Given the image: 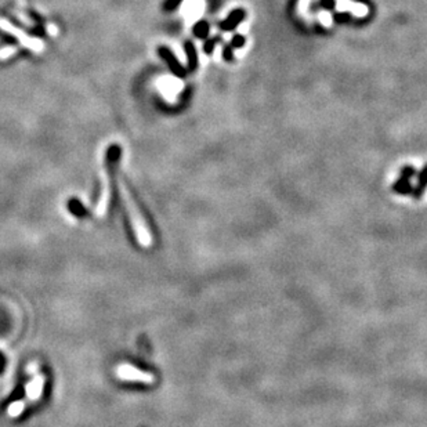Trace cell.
Segmentation results:
<instances>
[{"label":"cell","mask_w":427,"mask_h":427,"mask_svg":"<svg viewBox=\"0 0 427 427\" xmlns=\"http://www.w3.org/2000/svg\"><path fill=\"white\" fill-rule=\"evenodd\" d=\"M119 190H121L122 199H123L125 208H126V212L129 214V220H130V224L133 227L138 245L142 247H151L153 245V238L149 232L147 221L140 212L137 203L134 201L130 190L125 184V181L119 180Z\"/></svg>","instance_id":"6da1fadb"},{"label":"cell","mask_w":427,"mask_h":427,"mask_svg":"<svg viewBox=\"0 0 427 427\" xmlns=\"http://www.w3.org/2000/svg\"><path fill=\"white\" fill-rule=\"evenodd\" d=\"M116 378L123 382H137V383L153 384L155 383V375L148 371H142L140 368L130 365V364H121L115 368Z\"/></svg>","instance_id":"7a4b0ae2"},{"label":"cell","mask_w":427,"mask_h":427,"mask_svg":"<svg viewBox=\"0 0 427 427\" xmlns=\"http://www.w3.org/2000/svg\"><path fill=\"white\" fill-rule=\"evenodd\" d=\"M0 29L13 35L24 47L32 50L35 53H40V51L43 50V43H42L39 39L32 38V36H29V35H27L25 32H22L21 29L14 27V25H13L9 20H6V18H0Z\"/></svg>","instance_id":"3957f363"},{"label":"cell","mask_w":427,"mask_h":427,"mask_svg":"<svg viewBox=\"0 0 427 427\" xmlns=\"http://www.w3.org/2000/svg\"><path fill=\"white\" fill-rule=\"evenodd\" d=\"M111 201V186H110V172L107 169L103 170V190H101V197L99 202L96 205V214L99 217H104L108 212Z\"/></svg>","instance_id":"277c9868"},{"label":"cell","mask_w":427,"mask_h":427,"mask_svg":"<svg viewBox=\"0 0 427 427\" xmlns=\"http://www.w3.org/2000/svg\"><path fill=\"white\" fill-rule=\"evenodd\" d=\"M44 383H46V376L42 373H38L32 378V380L27 384L25 387V393H27L28 401L31 402H36L42 398L44 390Z\"/></svg>","instance_id":"5b68a950"},{"label":"cell","mask_w":427,"mask_h":427,"mask_svg":"<svg viewBox=\"0 0 427 427\" xmlns=\"http://www.w3.org/2000/svg\"><path fill=\"white\" fill-rule=\"evenodd\" d=\"M159 55L162 57L164 60V62L169 65L170 71L175 73L176 76L179 77H184L187 75V71L184 66L181 65L180 61L177 60V57L175 55V53L172 51L170 49H167V47H164V46H162V47H159Z\"/></svg>","instance_id":"8992f818"},{"label":"cell","mask_w":427,"mask_h":427,"mask_svg":"<svg viewBox=\"0 0 427 427\" xmlns=\"http://www.w3.org/2000/svg\"><path fill=\"white\" fill-rule=\"evenodd\" d=\"M245 18H246V11L243 9H234L223 21L220 22L219 28L223 32H231L238 25H241Z\"/></svg>","instance_id":"52a82bcc"},{"label":"cell","mask_w":427,"mask_h":427,"mask_svg":"<svg viewBox=\"0 0 427 427\" xmlns=\"http://www.w3.org/2000/svg\"><path fill=\"white\" fill-rule=\"evenodd\" d=\"M184 51H186L187 55V62H188V71H197L199 58H198L197 49H195V46H194L191 40H187L186 43H184Z\"/></svg>","instance_id":"ba28073f"},{"label":"cell","mask_w":427,"mask_h":427,"mask_svg":"<svg viewBox=\"0 0 427 427\" xmlns=\"http://www.w3.org/2000/svg\"><path fill=\"white\" fill-rule=\"evenodd\" d=\"M25 408H27V402H25V400L14 401V402H11L10 405H9V408H7V415H9L10 417L20 416V415L24 413Z\"/></svg>","instance_id":"9c48e42d"},{"label":"cell","mask_w":427,"mask_h":427,"mask_svg":"<svg viewBox=\"0 0 427 427\" xmlns=\"http://www.w3.org/2000/svg\"><path fill=\"white\" fill-rule=\"evenodd\" d=\"M209 32H210V25H209V22L205 21V20H201V21H198L197 24L194 25V35H195L198 39H208Z\"/></svg>","instance_id":"30bf717a"},{"label":"cell","mask_w":427,"mask_h":427,"mask_svg":"<svg viewBox=\"0 0 427 427\" xmlns=\"http://www.w3.org/2000/svg\"><path fill=\"white\" fill-rule=\"evenodd\" d=\"M427 188V164L423 167V170L419 173V179H417V186L415 190V198H422L423 192L426 191Z\"/></svg>","instance_id":"8fae6325"},{"label":"cell","mask_w":427,"mask_h":427,"mask_svg":"<svg viewBox=\"0 0 427 427\" xmlns=\"http://www.w3.org/2000/svg\"><path fill=\"white\" fill-rule=\"evenodd\" d=\"M393 190H394L395 192H398V194H408V192L412 191L411 183H409V180H408V179H404V177H401L400 180H397L394 183V186H393Z\"/></svg>","instance_id":"7c38bea8"},{"label":"cell","mask_w":427,"mask_h":427,"mask_svg":"<svg viewBox=\"0 0 427 427\" xmlns=\"http://www.w3.org/2000/svg\"><path fill=\"white\" fill-rule=\"evenodd\" d=\"M221 39L220 38H213V39H206V42L203 44V51L206 55H212L214 51V47L216 44L219 43Z\"/></svg>","instance_id":"4fadbf2b"},{"label":"cell","mask_w":427,"mask_h":427,"mask_svg":"<svg viewBox=\"0 0 427 427\" xmlns=\"http://www.w3.org/2000/svg\"><path fill=\"white\" fill-rule=\"evenodd\" d=\"M230 44L232 49H242L246 44V38L243 35H234L232 39H231Z\"/></svg>","instance_id":"5bb4252c"},{"label":"cell","mask_w":427,"mask_h":427,"mask_svg":"<svg viewBox=\"0 0 427 427\" xmlns=\"http://www.w3.org/2000/svg\"><path fill=\"white\" fill-rule=\"evenodd\" d=\"M223 60L227 62H232L234 61V49L231 47V44H225L223 47Z\"/></svg>","instance_id":"9a60e30c"},{"label":"cell","mask_w":427,"mask_h":427,"mask_svg":"<svg viewBox=\"0 0 427 427\" xmlns=\"http://www.w3.org/2000/svg\"><path fill=\"white\" fill-rule=\"evenodd\" d=\"M16 51L17 49L16 47H13V46H7L5 49H2L0 50V60H7L9 57L16 54Z\"/></svg>","instance_id":"2e32d148"},{"label":"cell","mask_w":427,"mask_h":427,"mask_svg":"<svg viewBox=\"0 0 427 427\" xmlns=\"http://www.w3.org/2000/svg\"><path fill=\"white\" fill-rule=\"evenodd\" d=\"M416 175V170L413 169L412 166H405L404 169L401 170V177H404V179H411V177H413V176Z\"/></svg>","instance_id":"e0dca14e"},{"label":"cell","mask_w":427,"mask_h":427,"mask_svg":"<svg viewBox=\"0 0 427 427\" xmlns=\"http://www.w3.org/2000/svg\"><path fill=\"white\" fill-rule=\"evenodd\" d=\"M181 2H183V0H166V3H164V9H166L167 11L176 10V9L181 5Z\"/></svg>","instance_id":"ac0fdd59"},{"label":"cell","mask_w":427,"mask_h":427,"mask_svg":"<svg viewBox=\"0 0 427 427\" xmlns=\"http://www.w3.org/2000/svg\"><path fill=\"white\" fill-rule=\"evenodd\" d=\"M351 16L349 13H340V14H336L334 16V21L340 22V24H345V22L350 21Z\"/></svg>","instance_id":"d6986e66"},{"label":"cell","mask_w":427,"mask_h":427,"mask_svg":"<svg viewBox=\"0 0 427 427\" xmlns=\"http://www.w3.org/2000/svg\"><path fill=\"white\" fill-rule=\"evenodd\" d=\"M321 5H322V7L325 9V10H333L334 9V0H322L321 2Z\"/></svg>","instance_id":"ffe728a7"},{"label":"cell","mask_w":427,"mask_h":427,"mask_svg":"<svg viewBox=\"0 0 427 427\" xmlns=\"http://www.w3.org/2000/svg\"><path fill=\"white\" fill-rule=\"evenodd\" d=\"M356 2H364V3H367L368 0H356Z\"/></svg>","instance_id":"44dd1931"}]
</instances>
